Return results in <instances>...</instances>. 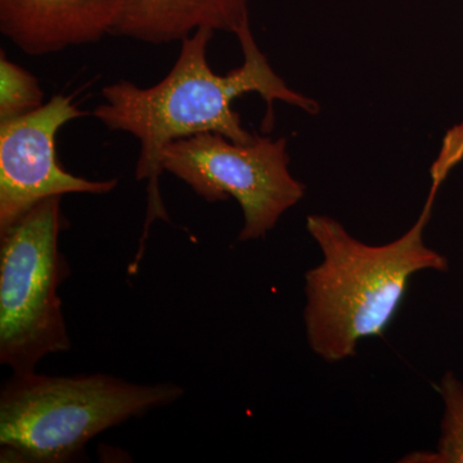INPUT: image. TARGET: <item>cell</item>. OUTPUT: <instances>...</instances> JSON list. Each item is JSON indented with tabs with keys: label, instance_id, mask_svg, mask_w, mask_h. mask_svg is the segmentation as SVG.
<instances>
[{
	"label": "cell",
	"instance_id": "10",
	"mask_svg": "<svg viewBox=\"0 0 463 463\" xmlns=\"http://www.w3.org/2000/svg\"><path fill=\"white\" fill-rule=\"evenodd\" d=\"M44 105L38 78L0 52V121L30 114Z\"/></svg>",
	"mask_w": 463,
	"mask_h": 463
},
{
	"label": "cell",
	"instance_id": "3",
	"mask_svg": "<svg viewBox=\"0 0 463 463\" xmlns=\"http://www.w3.org/2000/svg\"><path fill=\"white\" fill-rule=\"evenodd\" d=\"M183 395L176 383H134L111 374L14 373L0 390L2 462L72 461L100 432Z\"/></svg>",
	"mask_w": 463,
	"mask_h": 463
},
{
	"label": "cell",
	"instance_id": "1",
	"mask_svg": "<svg viewBox=\"0 0 463 463\" xmlns=\"http://www.w3.org/2000/svg\"><path fill=\"white\" fill-rule=\"evenodd\" d=\"M214 32L200 29L181 42L175 62L163 80L141 88L128 80L109 84L100 91L102 102L93 116L112 132L132 134L139 142L136 178L147 182V214L145 230L130 273L139 267L148 231L155 222H169L160 192L161 155L172 142L203 133H215L237 143L254 141L243 127L233 102L249 93H258L267 102V118L273 120V102L281 100L318 114L317 100L288 87L277 75L259 48L250 23L236 33L243 62L225 75L213 71L207 62V47Z\"/></svg>",
	"mask_w": 463,
	"mask_h": 463
},
{
	"label": "cell",
	"instance_id": "5",
	"mask_svg": "<svg viewBox=\"0 0 463 463\" xmlns=\"http://www.w3.org/2000/svg\"><path fill=\"white\" fill-rule=\"evenodd\" d=\"M161 169L184 182L207 203L234 199L242 210L240 242L261 240L298 205L307 187L289 172L288 139L255 136L237 143L215 133L172 142Z\"/></svg>",
	"mask_w": 463,
	"mask_h": 463
},
{
	"label": "cell",
	"instance_id": "6",
	"mask_svg": "<svg viewBox=\"0 0 463 463\" xmlns=\"http://www.w3.org/2000/svg\"><path fill=\"white\" fill-rule=\"evenodd\" d=\"M85 115L74 97L56 94L30 114L0 121V233L43 200L71 194H106L118 187V179L91 181L58 163V132Z\"/></svg>",
	"mask_w": 463,
	"mask_h": 463
},
{
	"label": "cell",
	"instance_id": "7",
	"mask_svg": "<svg viewBox=\"0 0 463 463\" xmlns=\"http://www.w3.org/2000/svg\"><path fill=\"white\" fill-rule=\"evenodd\" d=\"M129 0H0V33L29 56L112 35Z\"/></svg>",
	"mask_w": 463,
	"mask_h": 463
},
{
	"label": "cell",
	"instance_id": "2",
	"mask_svg": "<svg viewBox=\"0 0 463 463\" xmlns=\"http://www.w3.org/2000/svg\"><path fill=\"white\" fill-rule=\"evenodd\" d=\"M431 185L421 214L399 239L368 245L336 219L310 214L307 231L322 252L304 276V327L310 349L328 364L356 354L362 340L380 336L403 303L414 274L444 273L449 261L423 240L432 207L448 174L431 167Z\"/></svg>",
	"mask_w": 463,
	"mask_h": 463
},
{
	"label": "cell",
	"instance_id": "4",
	"mask_svg": "<svg viewBox=\"0 0 463 463\" xmlns=\"http://www.w3.org/2000/svg\"><path fill=\"white\" fill-rule=\"evenodd\" d=\"M61 203L43 200L0 233V364L14 373H35L45 356L72 346L58 295L70 276Z\"/></svg>",
	"mask_w": 463,
	"mask_h": 463
},
{
	"label": "cell",
	"instance_id": "9",
	"mask_svg": "<svg viewBox=\"0 0 463 463\" xmlns=\"http://www.w3.org/2000/svg\"><path fill=\"white\" fill-rule=\"evenodd\" d=\"M438 392L443 399L444 413L437 448L412 452L401 462L463 463V383L448 371L439 383Z\"/></svg>",
	"mask_w": 463,
	"mask_h": 463
},
{
	"label": "cell",
	"instance_id": "8",
	"mask_svg": "<svg viewBox=\"0 0 463 463\" xmlns=\"http://www.w3.org/2000/svg\"><path fill=\"white\" fill-rule=\"evenodd\" d=\"M248 23L249 0H129L112 35L164 45L200 29L236 35Z\"/></svg>",
	"mask_w": 463,
	"mask_h": 463
}]
</instances>
